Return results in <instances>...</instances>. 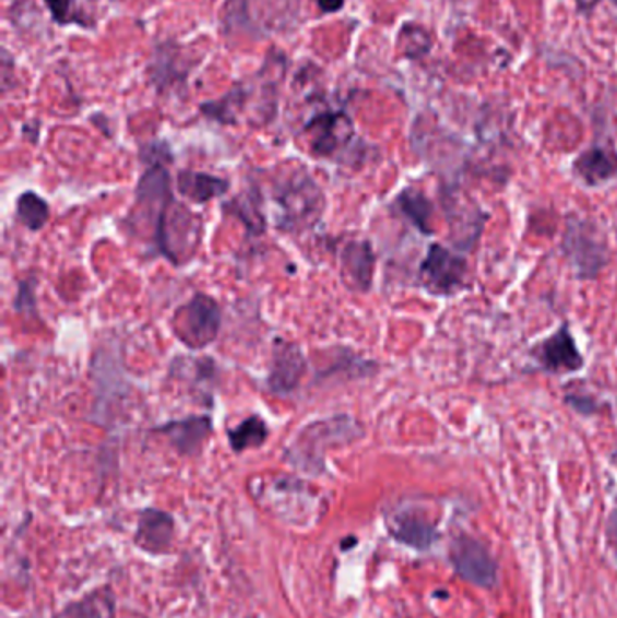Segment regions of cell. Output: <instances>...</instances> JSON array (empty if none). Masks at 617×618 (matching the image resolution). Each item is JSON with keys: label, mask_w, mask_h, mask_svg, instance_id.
Listing matches in <instances>:
<instances>
[{"label": "cell", "mask_w": 617, "mask_h": 618, "mask_svg": "<svg viewBox=\"0 0 617 618\" xmlns=\"http://www.w3.org/2000/svg\"><path fill=\"white\" fill-rule=\"evenodd\" d=\"M173 330L189 349L211 346L222 330V308L211 295H194L176 311Z\"/></svg>", "instance_id": "5"}, {"label": "cell", "mask_w": 617, "mask_h": 618, "mask_svg": "<svg viewBox=\"0 0 617 618\" xmlns=\"http://www.w3.org/2000/svg\"><path fill=\"white\" fill-rule=\"evenodd\" d=\"M305 371H307V360L301 347L294 342L277 341L266 378L270 393L277 396H288L294 393L301 385Z\"/></svg>", "instance_id": "11"}, {"label": "cell", "mask_w": 617, "mask_h": 618, "mask_svg": "<svg viewBox=\"0 0 617 618\" xmlns=\"http://www.w3.org/2000/svg\"><path fill=\"white\" fill-rule=\"evenodd\" d=\"M35 278H26L19 284V292H16L15 300H13V308L19 313L26 314L37 319V295H35Z\"/></svg>", "instance_id": "25"}, {"label": "cell", "mask_w": 617, "mask_h": 618, "mask_svg": "<svg viewBox=\"0 0 617 618\" xmlns=\"http://www.w3.org/2000/svg\"><path fill=\"white\" fill-rule=\"evenodd\" d=\"M269 425L259 416H248L236 429L228 430V443L234 452H244L248 449H258L269 440Z\"/></svg>", "instance_id": "21"}, {"label": "cell", "mask_w": 617, "mask_h": 618, "mask_svg": "<svg viewBox=\"0 0 617 618\" xmlns=\"http://www.w3.org/2000/svg\"><path fill=\"white\" fill-rule=\"evenodd\" d=\"M316 2L317 8L321 13H337V11L343 10L344 4H346V0H313Z\"/></svg>", "instance_id": "26"}, {"label": "cell", "mask_w": 617, "mask_h": 618, "mask_svg": "<svg viewBox=\"0 0 617 618\" xmlns=\"http://www.w3.org/2000/svg\"><path fill=\"white\" fill-rule=\"evenodd\" d=\"M449 561L454 571L471 584L480 587H495L498 581V567L480 540L460 535L451 543L449 548Z\"/></svg>", "instance_id": "8"}, {"label": "cell", "mask_w": 617, "mask_h": 618, "mask_svg": "<svg viewBox=\"0 0 617 618\" xmlns=\"http://www.w3.org/2000/svg\"><path fill=\"white\" fill-rule=\"evenodd\" d=\"M225 209H227V212H230V214L244 221L250 234H264V230H266V217H264L263 214V198L259 194L258 189L244 192L239 198H236V200L230 201L228 205H225Z\"/></svg>", "instance_id": "20"}, {"label": "cell", "mask_w": 617, "mask_h": 618, "mask_svg": "<svg viewBox=\"0 0 617 618\" xmlns=\"http://www.w3.org/2000/svg\"><path fill=\"white\" fill-rule=\"evenodd\" d=\"M201 236L203 225L200 217L176 200L165 206L153 231L158 252L176 266L192 259L200 247Z\"/></svg>", "instance_id": "4"}, {"label": "cell", "mask_w": 617, "mask_h": 618, "mask_svg": "<svg viewBox=\"0 0 617 618\" xmlns=\"http://www.w3.org/2000/svg\"><path fill=\"white\" fill-rule=\"evenodd\" d=\"M154 432L165 436L181 456H195L211 438L212 419L209 416H189L162 425Z\"/></svg>", "instance_id": "13"}, {"label": "cell", "mask_w": 617, "mask_h": 618, "mask_svg": "<svg viewBox=\"0 0 617 618\" xmlns=\"http://www.w3.org/2000/svg\"><path fill=\"white\" fill-rule=\"evenodd\" d=\"M176 523L173 515L164 510L145 509L138 519L134 543L138 548L147 551L151 556H165L169 554L175 540Z\"/></svg>", "instance_id": "12"}, {"label": "cell", "mask_w": 617, "mask_h": 618, "mask_svg": "<svg viewBox=\"0 0 617 618\" xmlns=\"http://www.w3.org/2000/svg\"><path fill=\"white\" fill-rule=\"evenodd\" d=\"M613 462H614V465H617V451L614 452Z\"/></svg>", "instance_id": "28"}, {"label": "cell", "mask_w": 617, "mask_h": 618, "mask_svg": "<svg viewBox=\"0 0 617 618\" xmlns=\"http://www.w3.org/2000/svg\"><path fill=\"white\" fill-rule=\"evenodd\" d=\"M426 35H428V33L424 32L423 27L412 26V24L402 27L399 40H401L402 49H404V55H406L407 58H420L424 52L429 51V48H431L429 38L428 40H420V43H418V38H424Z\"/></svg>", "instance_id": "24"}, {"label": "cell", "mask_w": 617, "mask_h": 618, "mask_svg": "<svg viewBox=\"0 0 617 618\" xmlns=\"http://www.w3.org/2000/svg\"><path fill=\"white\" fill-rule=\"evenodd\" d=\"M467 261L464 255L442 245H431L418 268V278L428 294L435 297H453L467 288Z\"/></svg>", "instance_id": "6"}, {"label": "cell", "mask_w": 617, "mask_h": 618, "mask_svg": "<svg viewBox=\"0 0 617 618\" xmlns=\"http://www.w3.org/2000/svg\"><path fill=\"white\" fill-rule=\"evenodd\" d=\"M275 226L283 231L310 228L324 214V194L307 170H292L286 178L275 181L274 194Z\"/></svg>", "instance_id": "1"}, {"label": "cell", "mask_w": 617, "mask_h": 618, "mask_svg": "<svg viewBox=\"0 0 617 618\" xmlns=\"http://www.w3.org/2000/svg\"><path fill=\"white\" fill-rule=\"evenodd\" d=\"M176 189L186 200L198 203V205H205L209 201L227 194L230 183L227 179L217 178L212 174L181 170L176 178Z\"/></svg>", "instance_id": "16"}, {"label": "cell", "mask_w": 617, "mask_h": 618, "mask_svg": "<svg viewBox=\"0 0 617 618\" xmlns=\"http://www.w3.org/2000/svg\"><path fill=\"white\" fill-rule=\"evenodd\" d=\"M310 153L316 157L337 156L349 147L354 140V121L344 110H319L305 123Z\"/></svg>", "instance_id": "7"}, {"label": "cell", "mask_w": 617, "mask_h": 618, "mask_svg": "<svg viewBox=\"0 0 617 618\" xmlns=\"http://www.w3.org/2000/svg\"><path fill=\"white\" fill-rule=\"evenodd\" d=\"M49 210L48 201L40 198L37 192L27 190L24 194L19 195L16 200V219L26 226L27 230H43L48 225Z\"/></svg>", "instance_id": "22"}, {"label": "cell", "mask_w": 617, "mask_h": 618, "mask_svg": "<svg viewBox=\"0 0 617 618\" xmlns=\"http://www.w3.org/2000/svg\"><path fill=\"white\" fill-rule=\"evenodd\" d=\"M561 253L576 277L594 281L610 261V248L602 228L589 219L569 217L561 239Z\"/></svg>", "instance_id": "3"}, {"label": "cell", "mask_w": 617, "mask_h": 618, "mask_svg": "<svg viewBox=\"0 0 617 618\" xmlns=\"http://www.w3.org/2000/svg\"><path fill=\"white\" fill-rule=\"evenodd\" d=\"M608 543L613 546L614 554L617 557V504L614 507L613 514L608 518L607 524Z\"/></svg>", "instance_id": "27"}, {"label": "cell", "mask_w": 617, "mask_h": 618, "mask_svg": "<svg viewBox=\"0 0 617 618\" xmlns=\"http://www.w3.org/2000/svg\"><path fill=\"white\" fill-rule=\"evenodd\" d=\"M190 69L192 66L187 62L180 44H176V40H162L154 48L153 58L147 66V74L151 84L159 93H167L178 87H186Z\"/></svg>", "instance_id": "10"}, {"label": "cell", "mask_w": 617, "mask_h": 618, "mask_svg": "<svg viewBox=\"0 0 617 618\" xmlns=\"http://www.w3.org/2000/svg\"><path fill=\"white\" fill-rule=\"evenodd\" d=\"M534 360L549 375H569L580 371L585 366V358L581 355L576 338L570 333L569 325L563 324L553 335L533 349Z\"/></svg>", "instance_id": "9"}, {"label": "cell", "mask_w": 617, "mask_h": 618, "mask_svg": "<svg viewBox=\"0 0 617 618\" xmlns=\"http://www.w3.org/2000/svg\"><path fill=\"white\" fill-rule=\"evenodd\" d=\"M363 436V427L357 419L346 414L333 418L319 419L307 425L286 449V460L301 471L319 472L324 468V449L343 445Z\"/></svg>", "instance_id": "2"}, {"label": "cell", "mask_w": 617, "mask_h": 618, "mask_svg": "<svg viewBox=\"0 0 617 618\" xmlns=\"http://www.w3.org/2000/svg\"><path fill=\"white\" fill-rule=\"evenodd\" d=\"M115 595L111 587H98L80 601L68 604L54 618H115Z\"/></svg>", "instance_id": "19"}, {"label": "cell", "mask_w": 617, "mask_h": 618, "mask_svg": "<svg viewBox=\"0 0 617 618\" xmlns=\"http://www.w3.org/2000/svg\"><path fill=\"white\" fill-rule=\"evenodd\" d=\"M373 248L370 241H349L341 252V272L344 283L360 294L370 292L375 275Z\"/></svg>", "instance_id": "15"}, {"label": "cell", "mask_w": 617, "mask_h": 618, "mask_svg": "<svg viewBox=\"0 0 617 618\" xmlns=\"http://www.w3.org/2000/svg\"><path fill=\"white\" fill-rule=\"evenodd\" d=\"M614 2H616V4H617V0H614Z\"/></svg>", "instance_id": "29"}, {"label": "cell", "mask_w": 617, "mask_h": 618, "mask_svg": "<svg viewBox=\"0 0 617 618\" xmlns=\"http://www.w3.org/2000/svg\"><path fill=\"white\" fill-rule=\"evenodd\" d=\"M395 210L399 214L407 219L410 225L415 226L423 236H432L435 228H432V205L431 201L415 189H404L401 194L396 195Z\"/></svg>", "instance_id": "18"}, {"label": "cell", "mask_w": 617, "mask_h": 618, "mask_svg": "<svg viewBox=\"0 0 617 618\" xmlns=\"http://www.w3.org/2000/svg\"><path fill=\"white\" fill-rule=\"evenodd\" d=\"M391 535L402 545L413 546L417 550H428L438 539L437 528L428 519L415 514L396 515L391 524Z\"/></svg>", "instance_id": "17"}, {"label": "cell", "mask_w": 617, "mask_h": 618, "mask_svg": "<svg viewBox=\"0 0 617 618\" xmlns=\"http://www.w3.org/2000/svg\"><path fill=\"white\" fill-rule=\"evenodd\" d=\"M44 4L48 5L51 19L59 26L76 24L85 29L96 26L95 19L91 16L93 13L85 10V0H44Z\"/></svg>", "instance_id": "23"}, {"label": "cell", "mask_w": 617, "mask_h": 618, "mask_svg": "<svg viewBox=\"0 0 617 618\" xmlns=\"http://www.w3.org/2000/svg\"><path fill=\"white\" fill-rule=\"evenodd\" d=\"M572 173L589 189H600L617 179V151L603 145L586 148L572 163Z\"/></svg>", "instance_id": "14"}]
</instances>
